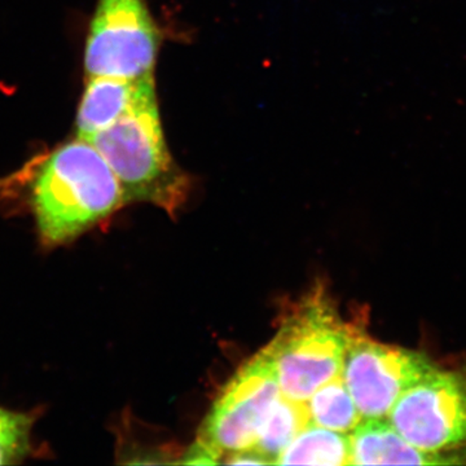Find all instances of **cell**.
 <instances>
[{
    "instance_id": "obj_1",
    "label": "cell",
    "mask_w": 466,
    "mask_h": 466,
    "mask_svg": "<svg viewBox=\"0 0 466 466\" xmlns=\"http://www.w3.org/2000/svg\"><path fill=\"white\" fill-rule=\"evenodd\" d=\"M2 198L33 218L47 249L76 241L127 205L108 162L78 137L14 175L2 187Z\"/></svg>"
},
{
    "instance_id": "obj_2",
    "label": "cell",
    "mask_w": 466,
    "mask_h": 466,
    "mask_svg": "<svg viewBox=\"0 0 466 466\" xmlns=\"http://www.w3.org/2000/svg\"><path fill=\"white\" fill-rule=\"evenodd\" d=\"M351 329L323 284L290 302L265 348L274 361L281 395L306 403L320 386L341 375Z\"/></svg>"
},
{
    "instance_id": "obj_3",
    "label": "cell",
    "mask_w": 466,
    "mask_h": 466,
    "mask_svg": "<svg viewBox=\"0 0 466 466\" xmlns=\"http://www.w3.org/2000/svg\"><path fill=\"white\" fill-rule=\"evenodd\" d=\"M108 162L126 204L147 202L177 217L187 204L191 179L167 148L157 100L143 104L86 140Z\"/></svg>"
},
{
    "instance_id": "obj_4",
    "label": "cell",
    "mask_w": 466,
    "mask_h": 466,
    "mask_svg": "<svg viewBox=\"0 0 466 466\" xmlns=\"http://www.w3.org/2000/svg\"><path fill=\"white\" fill-rule=\"evenodd\" d=\"M159 43L147 0H99L86 43V75H155Z\"/></svg>"
},
{
    "instance_id": "obj_5",
    "label": "cell",
    "mask_w": 466,
    "mask_h": 466,
    "mask_svg": "<svg viewBox=\"0 0 466 466\" xmlns=\"http://www.w3.org/2000/svg\"><path fill=\"white\" fill-rule=\"evenodd\" d=\"M435 368L428 355L376 341L352 325L341 377L363 419H386L401 395Z\"/></svg>"
},
{
    "instance_id": "obj_6",
    "label": "cell",
    "mask_w": 466,
    "mask_h": 466,
    "mask_svg": "<svg viewBox=\"0 0 466 466\" xmlns=\"http://www.w3.org/2000/svg\"><path fill=\"white\" fill-rule=\"evenodd\" d=\"M274 361L266 349L238 368L226 383L198 440L216 455L254 449L260 425L280 397Z\"/></svg>"
},
{
    "instance_id": "obj_7",
    "label": "cell",
    "mask_w": 466,
    "mask_h": 466,
    "mask_svg": "<svg viewBox=\"0 0 466 466\" xmlns=\"http://www.w3.org/2000/svg\"><path fill=\"white\" fill-rule=\"evenodd\" d=\"M388 420L404 440L429 452L466 443V377L435 368L401 395Z\"/></svg>"
},
{
    "instance_id": "obj_8",
    "label": "cell",
    "mask_w": 466,
    "mask_h": 466,
    "mask_svg": "<svg viewBox=\"0 0 466 466\" xmlns=\"http://www.w3.org/2000/svg\"><path fill=\"white\" fill-rule=\"evenodd\" d=\"M157 100L155 75L142 78L87 76L76 115V137L91 139L131 110Z\"/></svg>"
},
{
    "instance_id": "obj_9",
    "label": "cell",
    "mask_w": 466,
    "mask_h": 466,
    "mask_svg": "<svg viewBox=\"0 0 466 466\" xmlns=\"http://www.w3.org/2000/svg\"><path fill=\"white\" fill-rule=\"evenodd\" d=\"M351 465H451L464 460L429 452L404 440L389 420L363 419L350 435Z\"/></svg>"
},
{
    "instance_id": "obj_10",
    "label": "cell",
    "mask_w": 466,
    "mask_h": 466,
    "mask_svg": "<svg viewBox=\"0 0 466 466\" xmlns=\"http://www.w3.org/2000/svg\"><path fill=\"white\" fill-rule=\"evenodd\" d=\"M279 465H351L350 435L309 422L276 459Z\"/></svg>"
},
{
    "instance_id": "obj_11",
    "label": "cell",
    "mask_w": 466,
    "mask_h": 466,
    "mask_svg": "<svg viewBox=\"0 0 466 466\" xmlns=\"http://www.w3.org/2000/svg\"><path fill=\"white\" fill-rule=\"evenodd\" d=\"M311 422L306 403L288 400L284 395L276 400L260 425L254 449L275 464L276 459Z\"/></svg>"
},
{
    "instance_id": "obj_12",
    "label": "cell",
    "mask_w": 466,
    "mask_h": 466,
    "mask_svg": "<svg viewBox=\"0 0 466 466\" xmlns=\"http://www.w3.org/2000/svg\"><path fill=\"white\" fill-rule=\"evenodd\" d=\"M306 407L311 422L339 433H350L363 420L341 375L320 386Z\"/></svg>"
},
{
    "instance_id": "obj_13",
    "label": "cell",
    "mask_w": 466,
    "mask_h": 466,
    "mask_svg": "<svg viewBox=\"0 0 466 466\" xmlns=\"http://www.w3.org/2000/svg\"><path fill=\"white\" fill-rule=\"evenodd\" d=\"M41 410L17 412L0 407V465H18L36 456L33 431Z\"/></svg>"
},
{
    "instance_id": "obj_14",
    "label": "cell",
    "mask_w": 466,
    "mask_h": 466,
    "mask_svg": "<svg viewBox=\"0 0 466 466\" xmlns=\"http://www.w3.org/2000/svg\"><path fill=\"white\" fill-rule=\"evenodd\" d=\"M227 458L225 460L226 464L231 465H266L271 464L268 459L263 455L262 452H259L258 450L249 449V450H242L236 451V452L227 453Z\"/></svg>"
}]
</instances>
